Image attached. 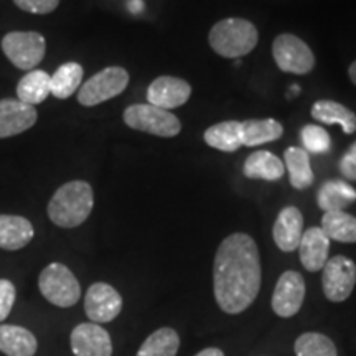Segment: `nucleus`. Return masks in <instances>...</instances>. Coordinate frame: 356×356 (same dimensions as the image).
<instances>
[{
    "label": "nucleus",
    "instance_id": "9b49d317",
    "mask_svg": "<svg viewBox=\"0 0 356 356\" xmlns=\"http://www.w3.org/2000/svg\"><path fill=\"white\" fill-rule=\"evenodd\" d=\"M305 299V280L297 270H286L275 284L273 293V310L282 318L299 314Z\"/></svg>",
    "mask_w": 356,
    "mask_h": 356
},
{
    "label": "nucleus",
    "instance_id": "423d86ee",
    "mask_svg": "<svg viewBox=\"0 0 356 356\" xmlns=\"http://www.w3.org/2000/svg\"><path fill=\"white\" fill-rule=\"evenodd\" d=\"M129 84V73L121 66H109L89 78L79 88L78 102L86 108L101 104L119 96Z\"/></svg>",
    "mask_w": 356,
    "mask_h": 356
},
{
    "label": "nucleus",
    "instance_id": "412c9836",
    "mask_svg": "<svg viewBox=\"0 0 356 356\" xmlns=\"http://www.w3.org/2000/svg\"><path fill=\"white\" fill-rule=\"evenodd\" d=\"M244 177L251 178V180H267L275 181L280 180L286 173V167L280 162L279 157H275L273 152L267 150H257L251 154L244 162L243 168Z\"/></svg>",
    "mask_w": 356,
    "mask_h": 356
},
{
    "label": "nucleus",
    "instance_id": "0eeeda50",
    "mask_svg": "<svg viewBox=\"0 0 356 356\" xmlns=\"http://www.w3.org/2000/svg\"><path fill=\"white\" fill-rule=\"evenodd\" d=\"M2 51L19 70L32 71L47 53V42L38 32H10L2 38Z\"/></svg>",
    "mask_w": 356,
    "mask_h": 356
},
{
    "label": "nucleus",
    "instance_id": "a211bd4d",
    "mask_svg": "<svg viewBox=\"0 0 356 356\" xmlns=\"http://www.w3.org/2000/svg\"><path fill=\"white\" fill-rule=\"evenodd\" d=\"M38 350L37 337L19 325H0V353L6 356H33Z\"/></svg>",
    "mask_w": 356,
    "mask_h": 356
},
{
    "label": "nucleus",
    "instance_id": "4be33fe9",
    "mask_svg": "<svg viewBox=\"0 0 356 356\" xmlns=\"http://www.w3.org/2000/svg\"><path fill=\"white\" fill-rule=\"evenodd\" d=\"M51 95V74L43 70H32L17 84V96L25 104H42Z\"/></svg>",
    "mask_w": 356,
    "mask_h": 356
},
{
    "label": "nucleus",
    "instance_id": "7c9ffc66",
    "mask_svg": "<svg viewBox=\"0 0 356 356\" xmlns=\"http://www.w3.org/2000/svg\"><path fill=\"white\" fill-rule=\"evenodd\" d=\"M17 291L8 279H0V323L6 320L15 304Z\"/></svg>",
    "mask_w": 356,
    "mask_h": 356
},
{
    "label": "nucleus",
    "instance_id": "9d476101",
    "mask_svg": "<svg viewBox=\"0 0 356 356\" xmlns=\"http://www.w3.org/2000/svg\"><path fill=\"white\" fill-rule=\"evenodd\" d=\"M84 312L92 323H109L122 312V297L113 286L96 282L84 296Z\"/></svg>",
    "mask_w": 356,
    "mask_h": 356
},
{
    "label": "nucleus",
    "instance_id": "f8f14e48",
    "mask_svg": "<svg viewBox=\"0 0 356 356\" xmlns=\"http://www.w3.org/2000/svg\"><path fill=\"white\" fill-rule=\"evenodd\" d=\"M74 356H113V341L106 328L97 323H79L70 335Z\"/></svg>",
    "mask_w": 356,
    "mask_h": 356
},
{
    "label": "nucleus",
    "instance_id": "1a4fd4ad",
    "mask_svg": "<svg viewBox=\"0 0 356 356\" xmlns=\"http://www.w3.org/2000/svg\"><path fill=\"white\" fill-rule=\"evenodd\" d=\"M356 286V264L346 256H335L322 269L323 293L330 302H345Z\"/></svg>",
    "mask_w": 356,
    "mask_h": 356
},
{
    "label": "nucleus",
    "instance_id": "aec40b11",
    "mask_svg": "<svg viewBox=\"0 0 356 356\" xmlns=\"http://www.w3.org/2000/svg\"><path fill=\"white\" fill-rule=\"evenodd\" d=\"M312 118L323 126L338 124L345 134L356 132V114L337 101L320 99L312 106Z\"/></svg>",
    "mask_w": 356,
    "mask_h": 356
},
{
    "label": "nucleus",
    "instance_id": "7ed1b4c3",
    "mask_svg": "<svg viewBox=\"0 0 356 356\" xmlns=\"http://www.w3.org/2000/svg\"><path fill=\"white\" fill-rule=\"evenodd\" d=\"M210 47L220 56L241 58L256 48L257 29L246 19L220 20L208 35Z\"/></svg>",
    "mask_w": 356,
    "mask_h": 356
},
{
    "label": "nucleus",
    "instance_id": "c85d7f7f",
    "mask_svg": "<svg viewBox=\"0 0 356 356\" xmlns=\"http://www.w3.org/2000/svg\"><path fill=\"white\" fill-rule=\"evenodd\" d=\"M297 356H338L337 346L327 335L318 332H305L293 343Z\"/></svg>",
    "mask_w": 356,
    "mask_h": 356
},
{
    "label": "nucleus",
    "instance_id": "f3484780",
    "mask_svg": "<svg viewBox=\"0 0 356 356\" xmlns=\"http://www.w3.org/2000/svg\"><path fill=\"white\" fill-rule=\"evenodd\" d=\"M33 225L24 216L0 215V249L19 251L32 243Z\"/></svg>",
    "mask_w": 356,
    "mask_h": 356
},
{
    "label": "nucleus",
    "instance_id": "cd10ccee",
    "mask_svg": "<svg viewBox=\"0 0 356 356\" xmlns=\"http://www.w3.org/2000/svg\"><path fill=\"white\" fill-rule=\"evenodd\" d=\"M180 337L170 327H162L145 338L136 356H177Z\"/></svg>",
    "mask_w": 356,
    "mask_h": 356
},
{
    "label": "nucleus",
    "instance_id": "72a5a7b5",
    "mask_svg": "<svg viewBox=\"0 0 356 356\" xmlns=\"http://www.w3.org/2000/svg\"><path fill=\"white\" fill-rule=\"evenodd\" d=\"M195 356H225V353L220 348H215V346H211V348H204L197 353Z\"/></svg>",
    "mask_w": 356,
    "mask_h": 356
},
{
    "label": "nucleus",
    "instance_id": "6ab92c4d",
    "mask_svg": "<svg viewBox=\"0 0 356 356\" xmlns=\"http://www.w3.org/2000/svg\"><path fill=\"white\" fill-rule=\"evenodd\" d=\"M356 202V190L345 180H327L317 191V203L325 213L345 211Z\"/></svg>",
    "mask_w": 356,
    "mask_h": 356
},
{
    "label": "nucleus",
    "instance_id": "bb28decb",
    "mask_svg": "<svg viewBox=\"0 0 356 356\" xmlns=\"http://www.w3.org/2000/svg\"><path fill=\"white\" fill-rule=\"evenodd\" d=\"M83 74V66L76 61L61 65L51 76V95L56 99H68L81 88Z\"/></svg>",
    "mask_w": 356,
    "mask_h": 356
},
{
    "label": "nucleus",
    "instance_id": "39448f33",
    "mask_svg": "<svg viewBox=\"0 0 356 356\" xmlns=\"http://www.w3.org/2000/svg\"><path fill=\"white\" fill-rule=\"evenodd\" d=\"M124 122L134 131L152 134L159 137H175L181 124L170 111L155 108L152 104H132L124 111Z\"/></svg>",
    "mask_w": 356,
    "mask_h": 356
},
{
    "label": "nucleus",
    "instance_id": "dca6fc26",
    "mask_svg": "<svg viewBox=\"0 0 356 356\" xmlns=\"http://www.w3.org/2000/svg\"><path fill=\"white\" fill-rule=\"evenodd\" d=\"M300 262L309 273H318L328 261V252H330V239L323 233L322 228H309L302 234L300 244Z\"/></svg>",
    "mask_w": 356,
    "mask_h": 356
},
{
    "label": "nucleus",
    "instance_id": "2f4dec72",
    "mask_svg": "<svg viewBox=\"0 0 356 356\" xmlns=\"http://www.w3.org/2000/svg\"><path fill=\"white\" fill-rule=\"evenodd\" d=\"M13 3L24 12L47 15V13L56 10V7L60 6V0H13Z\"/></svg>",
    "mask_w": 356,
    "mask_h": 356
},
{
    "label": "nucleus",
    "instance_id": "5701e85b",
    "mask_svg": "<svg viewBox=\"0 0 356 356\" xmlns=\"http://www.w3.org/2000/svg\"><path fill=\"white\" fill-rule=\"evenodd\" d=\"M284 134L282 124L274 119H249L241 122V144L256 147L280 139Z\"/></svg>",
    "mask_w": 356,
    "mask_h": 356
},
{
    "label": "nucleus",
    "instance_id": "20e7f679",
    "mask_svg": "<svg viewBox=\"0 0 356 356\" xmlns=\"http://www.w3.org/2000/svg\"><path fill=\"white\" fill-rule=\"evenodd\" d=\"M38 289L44 299L61 309L76 305L81 297L76 275L61 262H51L40 273Z\"/></svg>",
    "mask_w": 356,
    "mask_h": 356
},
{
    "label": "nucleus",
    "instance_id": "2eb2a0df",
    "mask_svg": "<svg viewBox=\"0 0 356 356\" xmlns=\"http://www.w3.org/2000/svg\"><path fill=\"white\" fill-rule=\"evenodd\" d=\"M302 234H304V216L299 208L286 207L280 210L273 228L275 246L284 252L296 251L300 244Z\"/></svg>",
    "mask_w": 356,
    "mask_h": 356
},
{
    "label": "nucleus",
    "instance_id": "a878e982",
    "mask_svg": "<svg viewBox=\"0 0 356 356\" xmlns=\"http://www.w3.org/2000/svg\"><path fill=\"white\" fill-rule=\"evenodd\" d=\"M322 231L338 243H356V218L346 211H328L322 218Z\"/></svg>",
    "mask_w": 356,
    "mask_h": 356
},
{
    "label": "nucleus",
    "instance_id": "b1692460",
    "mask_svg": "<svg viewBox=\"0 0 356 356\" xmlns=\"http://www.w3.org/2000/svg\"><path fill=\"white\" fill-rule=\"evenodd\" d=\"M204 142L221 152H236L241 149V122L225 121L208 127L203 136Z\"/></svg>",
    "mask_w": 356,
    "mask_h": 356
},
{
    "label": "nucleus",
    "instance_id": "f704fd0d",
    "mask_svg": "<svg viewBox=\"0 0 356 356\" xmlns=\"http://www.w3.org/2000/svg\"><path fill=\"white\" fill-rule=\"evenodd\" d=\"M348 74H350V79H351V81H353V84L356 86V61H353V63L350 65Z\"/></svg>",
    "mask_w": 356,
    "mask_h": 356
},
{
    "label": "nucleus",
    "instance_id": "f257e3e1",
    "mask_svg": "<svg viewBox=\"0 0 356 356\" xmlns=\"http://www.w3.org/2000/svg\"><path fill=\"white\" fill-rule=\"evenodd\" d=\"M262 269L259 249L246 233L222 239L213 262V293L216 304L228 315L251 307L261 291Z\"/></svg>",
    "mask_w": 356,
    "mask_h": 356
},
{
    "label": "nucleus",
    "instance_id": "6e6552de",
    "mask_svg": "<svg viewBox=\"0 0 356 356\" xmlns=\"http://www.w3.org/2000/svg\"><path fill=\"white\" fill-rule=\"evenodd\" d=\"M273 55L280 71L291 74H307L314 70L315 56L304 40L282 33L274 40Z\"/></svg>",
    "mask_w": 356,
    "mask_h": 356
},
{
    "label": "nucleus",
    "instance_id": "c756f323",
    "mask_svg": "<svg viewBox=\"0 0 356 356\" xmlns=\"http://www.w3.org/2000/svg\"><path fill=\"white\" fill-rule=\"evenodd\" d=\"M302 144L307 154H328L332 149L330 134L325 131L323 127L314 126V124H307L302 127L300 132Z\"/></svg>",
    "mask_w": 356,
    "mask_h": 356
},
{
    "label": "nucleus",
    "instance_id": "393cba45",
    "mask_svg": "<svg viewBox=\"0 0 356 356\" xmlns=\"http://www.w3.org/2000/svg\"><path fill=\"white\" fill-rule=\"evenodd\" d=\"M284 160L289 172L291 185L297 190H307L314 184V172L310 167V157L300 147H289L284 152Z\"/></svg>",
    "mask_w": 356,
    "mask_h": 356
},
{
    "label": "nucleus",
    "instance_id": "4468645a",
    "mask_svg": "<svg viewBox=\"0 0 356 356\" xmlns=\"http://www.w3.org/2000/svg\"><path fill=\"white\" fill-rule=\"evenodd\" d=\"M38 113L35 106L25 104L20 99L0 101V139L19 136L35 126Z\"/></svg>",
    "mask_w": 356,
    "mask_h": 356
},
{
    "label": "nucleus",
    "instance_id": "c9c22d12",
    "mask_svg": "<svg viewBox=\"0 0 356 356\" xmlns=\"http://www.w3.org/2000/svg\"><path fill=\"white\" fill-rule=\"evenodd\" d=\"M300 92V88L297 86V84H293V86H291V91H289V97H292V96H297Z\"/></svg>",
    "mask_w": 356,
    "mask_h": 356
},
{
    "label": "nucleus",
    "instance_id": "ddd939ff",
    "mask_svg": "<svg viewBox=\"0 0 356 356\" xmlns=\"http://www.w3.org/2000/svg\"><path fill=\"white\" fill-rule=\"evenodd\" d=\"M191 96V86L185 79L175 76H160L147 89L149 104L160 109H175L184 106Z\"/></svg>",
    "mask_w": 356,
    "mask_h": 356
},
{
    "label": "nucleus",
    "instance_id": "473e14b6",
    "mask_svg": "<svg viewBox=\"0 0 356 356\" xmlns=\"http://www.w3.org/2000/svg\"><path fill=\"white\" fill-rule=\"evenodd\" d=\"M340 172L346 180H356V140L340 160Z\"/></svg>",
    "mask_w": 356,
    "mask_h": 356
},
{
    "label": "nucleus",
    "instance_id": "f03ea898",
    "mask_svg": "<svg viewBox=\"0 0 356 356\" xmlns=\"http://www.w3.org/2000/svg\"><path fill=\"white\" fill-rule=\"evenodd\" d=\"M95 193L88 181L73 180L61 185L48 203V218L60 228H76L91 215Z\"/></svg>",
    "mask_w": 356,
    "mask_h": 356
}]
</instances>
